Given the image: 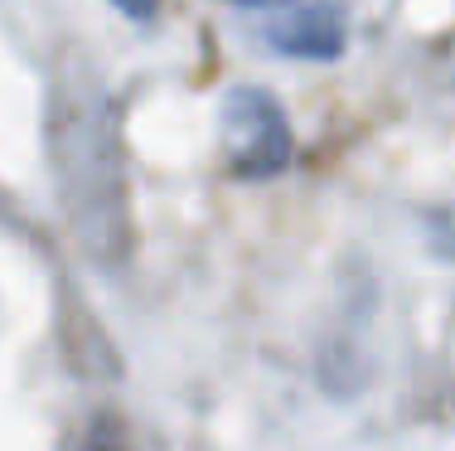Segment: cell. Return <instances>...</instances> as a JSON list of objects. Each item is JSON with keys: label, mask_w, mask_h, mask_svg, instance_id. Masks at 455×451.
Segmentation results:
<instances>
[{"label": "cell", "mask_w": 455, "mask_h": 451, "mask_svg": "<svg viewBox=\"0 0 455 451\" xmlns=\"http://www.w3.org/2000/svg\"><path fill=\"white\" fill-rule=\"evenodd\" d=\"M219 122L228 175L267 180L291 165V122L267 88H228Z\"/></svg>", "instance_id": "obj_1"}, {"label": "cell", "mask_w": 455, "mask_h": 451, "mask_svg": "<svg viewBox=\"0 0 455 451\" xmlns=\"http://www.w3.org/2000/svg\"><path fill=\"white\" fill-rule=\"evenodd\" d=\"M267 44L286 59H315V63H330L344 53V15L339 5L330 0H306V5L286 10V15L267 20Z\"/></svg>", "instance_id": "obj_2"}, {"label": "cell", "mask_w": 455, "mask_h": 451, "mask_svg": "<svg viewBox=\"0 0 455 451\" xmlns=\"http://www.w3.org/2000/svg\"><path fill=\"white\" fill-rule=\"evenodd\" d=\"M116 10H122L126 20H136V25H146V20L160 15V0H112Z\"/></svg>", "instance_id": "obj_3"}, {"label": "cell", "mask_w": 455, "mask_h": 451, "mask_svg": "<svg viewBox=\"0 0 455 451\" xmlns=\"http://www.w3.org/2000/svg\"><path fill=\"white\" fill-rule=\"evenodd\" d=\"M228 5H276V0H228Z\"/></svg>", "instance_id": "obj_4"}]
</instances>
